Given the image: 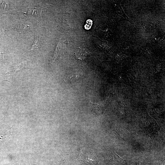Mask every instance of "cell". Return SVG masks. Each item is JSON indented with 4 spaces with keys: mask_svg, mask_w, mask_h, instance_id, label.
Wrapping results in <instances>:
<instances>
[{
    "mask_svg": "<svg viewBox=\"0 0 165 165\" xmlns=\"http://www.w3.org/2000/svg\"><path fill=\"white\" fill-rule=\"evenodd\" d=\"M93 21L92 20L88 19L86 22V24L85 26V28L87 30H89L90 28L93 24Z\"/></svg>",
    "mask_w": 165,
    "mask_h": 165,
    "instance_id": "obj_3",
    "label": "cell"
},
{
    "mask_svg": "<svg viewBox=\"0 0 165 165\" xmlns=\"http://www.w3.org/2000/svg\"><path fill=\"white\" fill-rule=\"evenodd\" d=\"M81 77L80 75H68L65 77L64 80L66 82H72L80 79Z\"/></svg>",
    "mask_w": 165,
    "mask_h": 165,
    "instance_id": "obj_2",
    "label": "cell"
},
{
    "mask_svg": "<svg viewBox=\"0 0 165 165\" xmlns=\"http://www.w3.org/2000/svg\"><path fill=\"white\" fill-rule=\"evenodd\" d=\"M25 62H23L20 64H19L18 66H16V68L17 69L16 70H20L21 69H23L25 68V64H26Z\"/></svg>",
    "mask_w": 165,
    "mask_h": 165,
    "instance_id": "obj_5",
    "label": "cell"
},
{
    "mask_svg": "<svg viewBox=\"0 0 165 165\" xmlns=\"http://www.w3.org/2000/svg\"><path fill=\"white\" fill-rule=\"evenodd\" d=\"M76 57L79 60H85L90 57V51L85 48H79L75 52Z\"/></svg>",
    "mask_w": 165,
    "mask_h": 165,
    "instance_id": "obj_1",
    "label": "cell"
},
{
    "mask_svg": "<svg viewBox=\"0 0 165 165\" xmlns=\"http://www.w3.org/2000/svg\"><path fill=\"white\" fill-rule=\"evenodd\" d=\"M4 56V54L1 52H0V59H3Z\"/></svg>",
    "mask_w": 165,
    "mask_h": 165,
    "instance_id": "obj_6",
    "label": "cell"
},
{
    "mask_svg": "<svg viewBox=\"0 0 165 165\" xmlns=\"http://www.w3.org/2000/svg\"><path fill=\"white\" fill-rule=\"evenodd\" d=\"M38 41V39L37 38H35V40L33 44L32 45V46L30 50V51L33 50L34 49L36 48H38V46L37 45V42Z\"/></svg>",
    "mask_w": 165,
    "mask_h": 165,
    "instance_id": "obj_4",
    "label": "cell"
}]
</instances>
